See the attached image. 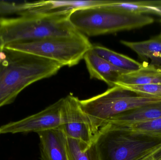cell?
<instances>
[{"instance_id":"obj_9","label":"cell","mask_w":161,"mask_h":160,"mask_svg":"<svg viewBox=\"0 0 161 160\" xmlns=\"http://www.w3.org/2000/svg\"><path fill=\"white\" fill-rule=\"evenodd\" d=\"M114 2V0L35 1L31 2L29 10L22 15L31 14L47 16L71 14L78 9L109 5Z\"/></svg>"},{"instance_id":"obj_17","label":"cell","mask_w":161,"mask_h":160,"mask_svg":"<svg viewBox=\"0 0 161 160\" xmlns=\"http://www.w3.org/2000/svg\"><path fill=\"white\" fill-rule=\"evenodd\" d=\"M67 149L69 160H101L97 147L91 144L67 137Z\"/></svg>"},{"instance_id":"obj_23","label":"cell","mask_w":161,"mask_h":160,"mask_svg":"<svg viewBox=\"0 0 161 160\" xmlns=\"http://www.w3.org/2000/svg\"><path fill=\"white\" fill-rule=\"evenodd\" d=\"M159 37H160L161 38V33H160V34L159 35Z\"/></svg>"},{"instance_id":"obj_20","label":"cell","mask_w":161,"mask_h":160,"mask_svg":"<svg viewBox=\"0 0 161 160\" xmlns=\"http://www.w3.org/2000/svg\"><path fill=\"white\" fill-rule=\"evenodd\" d=\"M31 2L0 1V16L16 14L20 15L27 12Z\"/></svg>"},{"instance_id":"obj_1","label":"cell","mask_w":161,"mask_h":160,"mask_svg":"<svg viewBox=\"0 0 161 160\" xmlns=\"http://www.w3.org/2000/svg\"><path fill=\"white\" fill-rule=\"evenodd\" d=\"M6 51L7 56L0 67V108L12 103L30 85L55 75L63 67L46 58Z\"/></svg>"},{"instance_id":"obj_3","label":"cell","mask_w":161,"mask_h":160,"mask_svg":"<svg viewBox=\"0 0 161 160\" xmlns=\"http://www.w3.org/2000/svg\"><path fill=\"white\" fill-rule=\"evenodd\" d=\"M69 19L76 30L89 36L137 29L155 21L148 15L125 13L106 6L75 10Z\"/></svg>"},{"instance_id":"obj_13","label":"cell","mask_w":161,"mask_h":160,"mask_svg":"<svg viewBox=\"0 0 161 160\" xmlns=\"http://www.w3.org/2000/svg\"><path fill=\"white\" fill-rule=\"evenodd\" d=\"M121 43L137 53L142 59H150V65H161V38L159 36L144 41L132 42L121 40Z\"/></svg>"},{"instance_id":"obj_19","label":"cell","mask_w":161,"mask_h":160,"mask_svg":"<svg viewBox=\"0 0 161 160\" xmlns=\"http://www.w3.org/2000/svg\"><path fill=\"white\" fill-rule=\"evenodd\" d=\"M116 85L121 86L138 95L150 97H161V83L142 85L117 84Z\"/></svg>"},{"instance_id":"obj_11","label":"cell","mask_w":161,"mask_h":160,"mask_svg":"<svg viewBox=\"0 0 161 160\" xmlns=\"http://www.w3.org/2000/svg\"><path fill=\"white\" fill-rule=\"evenodd\" d=\"M41 160H69L67 136L61 128L37 133Z\"/></svg>"},{"instance_id":"obj_16","label":"cell","mask_w":161,"mask_h":160,"mask_svg":"<svg viewBox=\"0 0 161 160\" xmlns=\"http://www.w3.org/2000/svg\"><path fill=\"white\" fill-rule=\"evenodd\" d=\"M92 49L100 57L120 69L127 72H133L142 68L144 66L134 59L124 54L114 51L99 45H92Z\"/></svg>"},{"instance_id":"obj_21","label":"cell","mask_w":161,"mask_h":160,"mask_svg":"<svg viewBox=\"0 0 161 160\" xmlns=\"http://www.w3.org/2000/svg\"><path fill=\"white\" fill-rule=\"evenodd\" d=\"M161 157V144L139 160H157Z\"/></svg>"},{"instance_id":"obj_6","label":"cell","mask_w":161,"mask_h":160,"mask_svg":"<svg viewBox=\"0 0 161 160\" xmlns=\"http://www.w3.org/2000/svg\"><path fill=\"white\" fill-rule=\"evenodd\" d=\"M92 44L85 35L71 37H56L28 42L11 43L5 49L46 58L63 66L72 67L83 59Z\"/></svg>"},{"instance_id":"obj_4","label":"cell","mask_w":161,"mask_h":160,"mask_svg":"<svg viewBox=\"0 0 161 160\" xmlns=\"http://www.w3.org/2000/svg\"><path fill=\"white\" fill-rule=\"evenodd\" d=\"M93 142L101 160H139L161 144L160 140L133 135L111 123L98 130Z\"/></svg>"},{"instance_id":"obj_8","label":"cell","mask_w":161,"mask_h":160,"mask_svg":"<svg viewBox=\"0 0 161 160\" xmlns=\"http://www.w3.org/2000/svg\"><path fill=\"white\" fill-rule=\"evenodd\" d=\"M64 98L35 114L0 127V134L6 133H37L60 128L62 125V107Z\"/></svg>"},{"instance_id":"obj_14","label":"cell","mask_w":161,"mask_h":160,"mask_svg":"<svg viewBox=\"0 0 161 160\" xmlns=\"http://www.w3.org/2000/svg\"><path fill=\"white\" fill-rule=\"evenodd\" d=\"M108 8L125 13L134 14H153L161 17V1H114Z\"/></svg>"},{"instance_id":"obj_22","label":"cell","mask_w":161,"mask_h":160,"mask_svg":"<svg viewBox=\"0 0 161 160\" xmlns=\"http://www.w3.org/2000/svg\"><path fill=\"white\" fill-rule=\"evenodd\" d=\"M7 56L6 51L5 50V45L0 37V67L3 62L6 59Z\"/></svg>"},{"instance_id":"obj_2","label":"cell","mask_w":161,"mask_h":160,"mask_svg":"<svg viewBox=\"0 0 161 160\" xmlns=\"http://www.w3.org/2000/svg\"><path fill=\"white\" fill-rule=\"evenodd\" d=\"M70 15L26 14L16 18L0 17V37L5 46L11 43L81 34L70 22Z\"/></svg>"},{"instance_id":"obj_18","label":"cell","mask_w":161,"mask_h":160,"mask_svg":"<svg viewBox=\"0 0 161 160\" xmlns=\"http://www.w3.org/2000/svg\"><path fill=\"white\" fill-rule=\"evenodd\" d=\"M117 125L133 135L161 141V117L126 125Z\"/></svg>"},{"instance_id":"obj_12","label":"cell","mask_w":161,"mask_h":160,"mask_svg":"<svg viewBox=\"0 0 161 160\" xmlns=\"http://www.w3.org/2000/svg\"><path fill=\"white\" fill-rule=\"evenodd\" d=\"M160 117L161 101L123 113L112 118L107 124L126 125Z\"/></svg>"},{"instance_id":"obj_5","label":"cell","mask_w":161,"mask_h":160,"mask_svg":"<svg viewBox=\"0 0 161 160\" xmlns=\"http://www.w3.org/2000/svg\"><path fill=\"white\" fill-rule=\"evenodd\" d=\"M160 101L161 97L138 95L121 86L115 85L102 94L80 100V103L97 133L100 128L116 116Z\"/></svg>"},{"instance_id":"obj_15","label":"cell","mask_w":161,"mask_h":160,"mask_svg":"<svg viewBox=\"0 0 161 160\" xmlns=\"http://www.w3.org/2000/svg\"><path fill=\"white\" fill-rule=\"evenodd\" d=\"M156 83H161V69L150 65H144L138 70L123 74L120 76L116 85H142Z\"/></svg>"},{"instance_id":"obj_7","label":"cell","mask_w":161,"mask_h":160,"mask_svg":"<svg viewBox=\"0 0 161 160\" xmlns=\"http://www.w3.org/2000/svg\"><path fill=\"white\" fill-rule=\"evenodd\" d=\"M80 100L71 94L64 98L60 128L67 137L91 144L96 132L89 116L81 109Z\"/></svg>"},{"instance_id":"obj_10","label":"cell","mask_w":161,"mask_h":160,"mask_svg":"<svg viewBox=\"0 0 161 160\" xmlns=\"http://www.w3.org/2000/svg\"><path fill=\"white\" fill-rule=\"evenodd\" d=\"M83 59L90 78L103 81L111 87L116 85L121 75L128 73L97 55L92 48L86 53Z\"/></svg>"},{"instance_id":"obj_24","label":"cell","mask_w":161,"mask_h":160,"mask_svg":"<svg viewBox=\"0 0 161 160\" xmlns=\"http://www.w3.org/2000/svg\"><path fill=\"white\" fill-rule=\"evenodd\" d=\"M157 160H161V157L160 158L158 159Z\"/></svg>"}]
</instances>
